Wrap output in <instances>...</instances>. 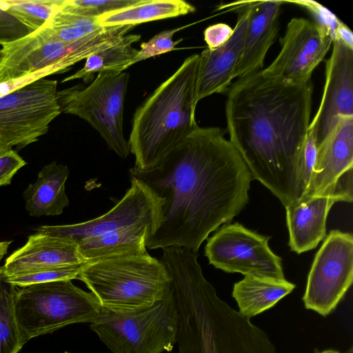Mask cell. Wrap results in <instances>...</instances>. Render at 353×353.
Instances as JSON below:
<instances>
[{
	"label": "cell",
	"mask_w": 353,
	"mask_h": 353,
	"mask_svg": "<svg viewBox=\"0 0 353 353\" xmlns=\"http://www.w3.org/2000/svg\"><path fill=\"white\" fill-rule=\"evenodd\" d=\"M225 132L197 125L154 169H130V179L146 188L155 205L149 249L183 247L196 253L247 204L252 176Z\"/></svg>",
	"instance_id": "1"
},
{
	"label": "cell",
	"mask_w": 353,
	"mask_h": 353,
	"mask_svg": "<svg viewBox=\"0 0 353 353\" xmlns=\"http://www.w3.org/2000/svg\"><path fill=\"white\" fill-rule=\"evenodd\" d=\"M230 141L252 176L288 206L301 197V160L308 134L313 85L265 75L238 78L228 90Z\"/></svg>",
	"instance_id": "2"
},
{
	"label": "cell",
	"mask_w": 353,
	"mask_h": 353,
	"mask_svg": "<svg viewBox=\"0 0 353 353\" xmlns=\"http://www.w3.org/2000/svg\"><path fill=\"white\" fill-rule=\"evenodd\" d=\"M178 314V353H276L268 335L217 294L195 252L163 249Z\"/></svg>",
	"instance_id": "3"
},
{
	"label": "cell",
	"mask_w": 353,
	"mask_h": 353,
	"mask_svg": "<svg viewBox=\"0 0 353 353\" xmlns=\"http://www.w3.org/2000/svg\"><path fill=\"white\" fill-rule=\"evenodd\" d=\"M199 54H194L137 109L128 144L132 169L158 166L198 125L194 103Z\"/></svg>",
	"instance_id": "4"
},
{
	"label": "cell",
	"mask_w": 353,
	"mask_h": 353,
	"mask_svg": "<svg viewBox=\"0 0 353 353\" xmlns=\"http://www.w3.org/2000/svg\"><path fill=\"white\" fill-rule=\"evenodd\" d=\"M77 279L103 308L121 314L153 305L163 299L170 286L163 264L148 252L85 261Z\"/></svg>",
	"instance_id": "5"
},
{
	"label": "cell",
	"mask_w": 353,
	"mask_h": 353,
	"mask_svg": "<svg viewBox=\"0 0 353 353\" xmlns=\"http://www.w3.org/2000/svg\"><path fill=\"white\" fill-rule=\"evenodd\" d=\"M102 306L97 297L72 281L32 284L18 289L14 312L23 344L67 325L93 322Z\"/></svg>",
	"instance_id": "6"
},
{
	"label": "cell",
	"mask_w": 353,
	"mask_h": 353,
	"mask_svg": "<svg viewBox=\"0 0 353 353\" xmlns=\"http://www.w3.org/2000/svg\"><path fill=\"white\" fill-rule=\"evenodd\" d=\"M132 26L105 27L81 39L65 43L46 27L2 47L0 83L59 65L67 71L75 63L118 43Z\"/></svg>",
	"instance_id": "7"
},
{
	"label": "cell",
	"mask_w": 353,
	"mask_h": 353,
	"mask_svg": "<svg viewBox=\"0 0 353 353\" xmlns=\"http://www.w3.org/2000/svg\"><path fill=\"white\" fill-rule=\"evenodd\" d=\"M91 330L112 353H163L176 344L178 314L170 286L153 305L121 314L104 308Z\"/></svg>",
	"instance_id": "8"
},
{
	"label": "cell",
	"mask_w": 353,
	"mask_h": 353,
	"mask_svg": "<svg viewBox=\"0 0 353 353\" xmlns=\"http://www.w3.org/2000/svg\"><path fill=\"white\" fill-rule=\"evenodd\" d=\"M128 81V72L104 70L87 87L77 85L57 92L61 112L87 121L122 159L130 152L123 129Z\"/></svg>",
	"instance_id": "9"
},
{
	"label": "cell",
	"mask_w": 353,
	"mask_h": 353,
	"mask_svg": "<svg viewBox=\"0 0 353 353\" xmlns=\"http://www.w3.org/2000/svg\"><path fill=\"white\" fill-rule=\"evenodd\" d=\"M57 81L41 78L0 97V149L19 150L46 134L61 113Z\"/></svg>",
	"instance_id": "10"
},
{
	"label": "cell",
	"mask_w": 353,
	"mask_h": 353,
	"mask_svg": "<svg viewBox=\"0 0 353 353\" xmlns=\"http://www.w3.org/2000/svg\"><path fill=\"white\" fill-rule=\"evenodd\" d=\"M270 239L239 223L225 224L208 239L205 255L210 264L228 273L285 279L281 259L270 248Z\"/></svg>",
	"instance_id": "11"
},
{
	"label": "cell",
	"mask_w": 353,
	"mask_h": 353,
	"mask_svg": "<svg viewBox=\"0 0 353 353\" xmlns=\"http://www.w3.org/2000/svg\"><path fill=\"white\" fill-rule=\"evenodd\" d=\"M352 281V235L332 230L317 252L308 274L303 296L305 308L327 316L343 298Z\"/></svg>",
	"instance_id": "12"
},
{
	"label": "cell",
	"mask_w": 353,
	"mask_h": 353,
	"mask_svg": "<svg viewBox=\"0 0 353 353\" xmlns=\"http://www.w3.org/2000/svg\"><path fill=\"white\" fill-rule=\"evenodd\" d=\"M334 32L330 26L305 18H293L280 40L276 59L261 72L266 76L294 83L311 81L314 69L330 50Z\"/></svg>",
	"instance_id": "13"
},
{
	"label": "cell",
	"mask_w": 353,
	"mask_h": 353,
	"mask_svg": "<svg viewBox=\"0 0 353 353\" xmlns=\"http://www.w3.org/2000/svg\"><path fill=\"white\" fill-rule=\"evenodd\" d=\"M352 168L353 116H345L316 148L312 176L301 197L330 195L338 202L351 203Z\"/></svg>",
	"instance_id": "14"
},
{
	"label": "cell",
	"mask_w": 353,
	"mask_h": 353,
	"mask_svg": "<svg viewBox=\"0 0 353 353\" xmlns=\"http://www.w3.org/2000/svg\"><path fill=\"white\" fill-rule=\"evenodd\" d=\"M345 116H353V47L334 37L321 101L308 128L316 148Z\"/></svg>",
	"instance_id": "15"
},
{
	"label": "cell",
	"mask_w": 353,
	"mask_h": 353,
	"mask_svg": "<svg viewBox=\"0 0 353 353\" xmlns=\"http://www.w3.org/2000/svg\"><path fill=\"white\" fill-rule=\"evenodd\" d=\"M155 205L146 188L131 179V186L108 212L94 219L61 225H42L39 233L68 239L77 244L83 240L141 225H154Z\"/></svg>",
	"instance_id": "16"
},
{
	"label": "cell",
	"mask_w": 353,
	"mask_h": 353,
	"mask_svg": "<svg viewBox=\"0 0 353 353\" xmlns=\"http://www.w3.org/2000/svg\"><path fill=\"white\" fill-rule=\"evenodd\" d=\"M250 5L248 2L239 11L233 33L223 45L208 48L199 54L194 103L215 93H223L232 85L234 72L240 59Z\"/></svg>",
	"instance_id": "17"
},
{
	"label": "cell",
	"mask_w": 353,
	"mask_h": 353,
	"mask_svg": "<svg viewBox=\"0 0 353 353\" xmlns=\"http://www.w3.org/2000/svg\"><path fill=\"white\" fill-rule=\"evenodd\" d=\"M78 245L71 240L37 232L9 256L2 266L6 276L48 268L85 263Z\"/></svg>",
	"instance_id": "18"
},
{
	"label": "cell",
	"mask_w": 353,
	"mask_h": 353,
	"mask_svg": "<svg viewBox=\"0 0 353 353\" xmlns=\"http://www.w3.org/2000/svg\"><path fill=\"white\" fill-rule=\"evenodd\" d=\"M281 1H250V9L242 53L234 78L262 70L279 31Z\"/></svg>",
	"instance_id": "19"
},
{
	"label": "cell",
	"mask_w": 353,
	"mask_h": 353,
	"mask_svg": "<svg viewBox=\"0 0 353 353\" xmlns=\"http://www.w3.org/2000/svg\"><path fill=\"white\" fill-rule=\"evenodd\" d=\"M337 200L330 195L301 197L285 207L290 249L301 254L315 248L326 234L327 214Z\"/></svg>",
	"instance_id": "20"
},
{
	"label": "cell",
	"mask_w": 353,
	"mask_h": 353,
	"mask_svg": "<svg viewBox=\"0 0 353 353\" xmlns=\"http://www.w3.org/2000/svg\"><path fill=\"white\" fill-rule=\"evenodd\" d=\"M69 176L67 165L55 161L45 165L37 181L23 193L28 213L34 217L62 214L69 205L65 185Z\"/></svg>",
	"instance_id": "21"
},
{
	"label": "cell",
	"mask_w": 353,
	"mask_h": 353,
	"mask_svg": "<svg viewBox=\"0 0 353 353\" xmlns=\"http://www.w3.org/2000/svg\"><path fill=\"white\" fill-rule=\"evenodd\" d=\"M294 288L295 285L285 279L245 276L234 283L232 294L237 303L239 312L250 319L272 307Z\"/></svg>",
	"instance_id": "22"
},
{
	"label": "cell",
	"mask_w": 353,
	"mask_h": 353,
	"mask_svg": "<svg viewBox=\"0 0 353 353\" xmlns=\"http://www.w3.org/2000/svg\"><path fill=\"white\" fill-rule=\"evenodd\" d=\"M152 229L150 225H141L92 237L77 243L79 251L85 261L117 254L145 252L147 239Z\"/></svg>",
	"instance_id": "23"
},
{
	"label": "cell",
	"mask_w": 353,
	"mask_h": 353,
	"mask_svg": "<svg viewBox=\"0 0 353 353\" xmlns=\"http://www.w3.org/2000/svg\"><path fill=\"white\" fill-rule=\"evenodd\" d=\"M183 0H140L130 6L105 13L97 17L101 27L136 26L167 18L176 17L195 11Z\"/></svg>",
	"instance_id": "24"
},
{
	"label": "cell",
	"mask_w": 353,
	"mask_h": 353,
	"mask_svg": "<svg viewBox=\"0 0 353 353\" xmlns=\"http://www.w3.org/2000/svg\"><path fill=\"white\" fill-rule=\"evenodd\" d=\"M140 39V34H125L116 44L89 56L81 69L63 79L61 83L82 79L88 83L94 80L95 73L104 70L123 72L139 52V50L132 47V43Z\"/></svg>",
	"instance_id": "25"
},
{
	"label": "cell",
	"mask_w": 353,
	"mask_h": 353,
	"mask_svg": "<svg viewBox=\"0 0 353 353\" xmlns=\"http://www.w3.org/2000/svg\"><path fill=\"white\" fill-rule=\"evenodd\" d=\"M18 288L8 282L0 267V353H18L23 343L14 312Z\"/></svg>",
	"instance_id": "26"
},
{
	"label": "cell",
	"mask_w": 353,
	"mask_h": 353,
	"mask_svg": "<svg viewBox=\"0 0 353 353\" xmlns=\"http://www.w3.org/2000/svg\"><path fill=\"white\" fill-rule=\"evenodd\" d=\"M63 6L44 26L59 40L71 43L104 28L99 26L97 17L77 14Z\"/></svg>",
	"instance_id": "27"
},
{
	"label": "cell",
	"mask_w": 353,
	"mask_h": 353,
	"mask_svg": "<svg viewBox=\"0 0 353 353\" xmlns=\"http://www.w3.org/2000/svg\"><path fill=\"white\" fill-rule=\"evenodd\" d=\"M3 6L36 31L43 27L63 6L65 0H4Z\"/></svg>",
	"instance_id": "28"
},
{
	"label": "cell",
	"mask_w": 353,
	"mask_h": 353,
	"mask_svg": "<svg viewBox=\"0 0 353 353\" xmlns=\"http://www.w3.org/2000/svg\"><path fill=\"white\" fill-rule=\"evenodd\" d=\"M83 263L48 268L14 276H6L8 282L17 287L57 281H72L77 279Z\"/></svg>",
	"instance_id": "29"
},
{
	"label": "cell",
	"mask_w": 353,
	"mask_h": 353,
	"mask_svg": "<svg viewBox=\"0 0 353 353\" xmlns=\"http://www.w3.org/2000/svg\"><path fill=\"white\" fill-rule=\"evenodd\" d=\"M190 26L191 24L162 31L154 36L148 42H143L140 45V50H139L138 54L126 66V69L137 62L175 50V46L179 44L183 39H181L174 41L172 39L173 36L178 31Z\"/></svg>",
	"instance_id": "30"
},
{
	"label": "cell",
	"mask_w": 353,
	"mask_h": 353,
	"mask_svg": "<svg viewBox=\"0 0 353 353\" xmlns=\"http://www.w3.org/2000/svg\"><path fill=\"white\" fill-rule=\"evenodd\" d=\"M140 0H65L64 8L77 14L98 17L105 13L122 9Z\"/></svg>",
	"instance_id": "31"
},
{
	"label": "cell",
	"mask_w": 353,
	"mask_h": 353,
	"mask_svg": "<svg viewBox=\"0 0 353 353\" xmlns=\"http://www.w3.org/2000/svg\"><path fill=\"white\" fill-rule=\"evenodd\" d=\"M34 32L6 10L0 0V45L4 46Z\"/></svg>",
	"instance_id": "32"
},
{
	"label": "cell",
	"mask_w": 353,
	"mask_h": 353,
	"mask_svg": "<svg viewBox=\"0 0 353 353\" xmlns=\"http://www.w3.org/2000/svg\"><path fill=\"white\" fill-rule=\"evenodd\" d=\"M316 158V147L312 134L308 131L302 153L299 188L301 196L306 191L312 176Z\"/></svg>",
	"instance_id": "33"
},
{
	"label": "cell",
	"mask_w": 353,
	"mask_h": 353,
	"mask_svg": "<svg viewBox=\"0 0 353 353\" xmlns=\"http://www.w3.org/2000/svg\"><path fill=\"white\" fill-rule=\"evenodd\" d=\"M26 164L17 150L0 149V187L10 185L15 174Z\"/></svg>",
	"instance_id": "34"
},
{
	"label": "cell",
	"mask_w": 353,
	"mask_h": 353,
	"mask_svg": "<svg viewBox=\"0 0 353 353\" xmlns=\"http://www.w3.org/2000/svg\"><path fill=\"white\" fill-rule=\"evenodd\" d=\"M233 28L229 25L219 23L208 26L203 32L204 40L208 48L215 49L224 44L232 36Z\"/></svg>",
	"instance_id": "35"
},
{
	"label": "cell",
	"mask_w": 353,
	"mask_h": 353,
	"mask_svg": "<svg viewBox=\"0 0 353 353\" xmlns=\"http://www.w3.org/2000/svg\"><path fill=\"white\" fill-rule=\"evenodd\" d=\"M314 353H341V352H339L337 350L329 349V350H322V351H315Z\"/></svg>",
	"instance_id": "36"
},
{
	"label": "cell",
	"mask_w": 353,
	"mask_h": 353,
	"mask_svg": "<svg viewBox=\"0 0 353 353\" xmlns=\"http://www.w3.org/2000/svg\"><path fill=\"white\" fill-rule=\"evenodd\" d=\"M3 59V51L2 48L0 50V64Z\"/></svg>",
	"instance_id": "37"
},
{
	"label": "cell",
	"mask_w": 353,
	"mask_h": 353,
	"mask_svg": "<svg viewBox=\"0 0 353 353\" xmlns=\"http://www.w3.org/2000/svg\"><path fill=\"white\" fill-rule=\"evenodd\" d=\"M63 353H72V352H63Z\"/></svg>",
	"instance_id": "38"
}]
</instances>
